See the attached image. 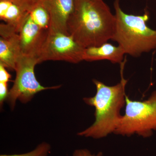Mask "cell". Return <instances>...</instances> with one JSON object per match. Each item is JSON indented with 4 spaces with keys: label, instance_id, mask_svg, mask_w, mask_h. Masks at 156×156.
<instances>
[{
    "label": "cell",
    "instance_id": "1",
    "mask_svg": "<svg viewBox=\"0 0 156 156\" xmlns=\"http://www.w3.org/2000/svg\"><path fill=\"white\" fill-rule=\"evenodd\" d=\"M115 23V14L103 0H75L67 33L84 48L97 47L112 40Z\"/></svg>",
    "mask_w": 156,
    "mask_h": 156
},
{
    "label": "cell",
    "instance_id": "2",
    "mask_svg": "<svg viewBox=\"0 0 156 156\" xmlns=\"http://www.w3.org/2000/svg\"><path fill=\"white\" fill-rule=\"evenodd\" d=\"M126 57L121 65V81L113 86L93 80L96 88L95 96L85 97L87 104L95 108V121L89 128L78 133V136L100 139L115 133L122 115V109L126 105V88L128 80L124 76Z\"/></svg>",
    "mask_w": 156,
    "mask_h": 156
},
{
    "label": "cell",
    "instance_id": "3",
    "mask_svg": "<svg viewBox=\"0 0 156 156\" xmlns=\"http://www.w3.org/2000/svg\"><path fill=\"white\" fill-rule=\"evenodd\" d=\"M116 23L112 40L118 43L126 54L137 57L156 49V30L147 25L149 13L142 15L128 14L120 6V0L114 2Z\"/></svg>",
    "mask_w": 156,
    "mask_h": 156
},
{
    "label": "cell",
    "instance_id": "4",
    "mask_svg": "<svg viewBox=\"0 0 156 156\" xmlns=\"http://www.w3.org/2000/svg\"><path fill=\"white\" fill-rule=\"evenodd\" d=\"M126 99L125 114L114 133L127 136L136 134L144 138L151 136L156 131V91L144 101L132 100L127 95Z\"/></svg>",
    "mask_w": 156,
    "mask_h": 156
},
{
    "label": "cell",
    "instance_id": "5",
    "mask_svg": "<svg viewBox=\"0 0 156 156\" xmlns=\"http://www.w3.org/2000/svg\"><path fill=\"white\" fill-rule=\"evenodd\" d=\"M39 63L40 61L37 57L21 55L18 58L15 69L16 77L7 99L11 110L15 108L17 100L25 104L39 92L61 87V85L45 87L41 85L34 73L35 67Z\"/></svg>",
    "mask_w": 156,
    "mask_h": 156
},
{
    "label": "cell",
    "instance_id": "6",
    "mask_svg": "<svg viewBox=\"0 0 156 156\" xmlns=\"http://www.w3.org/2000/svg\"><path fill=\"white\" fill-rule=\"evenodd\" d=\"M85 49L69 35L49 31L39 57L40 63L48 60L79 63L83 60Z\"/></svg>",
    "mask_w": 156,
    "mask_h": 156
},
{
    "label": "cell",
    "instance_id": "7",
    "mask_svg": "<svg viewBox=\"0 0 156 156\" xmlns=\"http://www.w3.org/2000/svg\"><path fill=\"white\" fill-rule=\"evenodd\" d=\"M49 32L39 27L29 14L18 33L21 54L39 58Z\"/></svg>",
    "mask_w": 156,
    "mask_h": 156
},
{
    "label": "cell",
    "instance_id": "8",
    "mask_svg": "<svg viewBox=\"0 0 156 156\" xmlns=\"http://www.w3.org/2000/svg\"><path fill=\"white\" fill-rule=\"evenodd\" d=\"M0 64L15 70L16 63L21 56L18 33L6 23L0 25Z\"/></svg>",
    "mask_w": 156,
    "mask_h": 156
},
{
    "label": "cell",
    "instance_id": "9",
    "mask_svg": "<svg viewBox=\"0 0 156 156\" xmlns=\"http://www.w3.org/2000/svg\"><path fill=\"white\" fill-rule=\"evenodd\" d=\"M50 14V30L67 34L68 21L72 14L75 0H39Z\"/></svg>",
    "mask_w": 156,
    "mask_h": 156
},
{
    "label": "cell",
    "instance_id": "10",
    "mask_svg": "<svg viewBox=\"0 0 156 156\" xmlns=\"http://www.w3.org/2000/svg\"><path fill=\"white\" fill-rule=\"evenodd\" d=\"M125 54L122 48L119 45L115 46L105 43L97 47L85 48L83 59L89 62L107 60L112 63L120 64L125 59Z\"/></svg>",
    "mask_w": 156,
    "mask_h": 156
},
{
    "label": "cell",
    "instance_id": "11",
    "mask_svg": "<svg viewBox=\"0 0 156 156\" xmlns=\"http://www.w3.org/2000/svg\"><path fill=\"white\" fill-rule=\"evenodd\" d=\"M30 11L10 1L0 0L1 20L12 27L17 33H19Z\"/></svg>",
    "mask_w": 156,
    "mask_h": 156
},
{
    "label": "cell",
    "instance_id": "12",
    "mask_svg": "<svg viewBox=\"0 0 156 156\" xmlns=\"http://www.w3.org/2000/svg\"><path fill=\"white\" fill-rule=\"evenodd\" d=\"M29 14L33 20L39 27L45 30H50V14L40 1L31 10Z\"/></svg>",
    "mask_w": 156,
    "mask_h": 156
},
{
    "label": "cell",
    "instance_id": "13",
    "mask_svg": "<svg viewBox=\"0 0 156 156\" xmlns=\"http://www.w3.org/2000/svg\"><path fill=\"white\" fill-rule=\"evenodd\" d=\"M51 150V146L48 142L39 144L33 150L21 154H2L0 156H49Z\"/></svg>",
    "mask_w": 156,
    "mask_h": 156
},
{
    "label": "cell",
    "instance_id": "14",
    "mask_svg": "<svg viewBox=\"0 0 156 156\" xmlns=\"http://www.w3.org/2000/svg\"><path fill=\"white\" fill-rule=\"evenodd\" d=\"M22 6L30 11L38 2L39 0H7Z\"/></svg>",
    "mask_w": 156,
    "mask_h": 156
},
{
    "label": "cell",
    "instance_id": "15",
    "mask_svg": "<svg viewBox=\"0 0 156 156\" xmlns=\"http://www.w3.org/2000/svg\"><path fill=\"white\" fill-rule=\"evenodd\" d=\"M9 92L8 83H0V105L1 108L2 107L4 101H7Z\"/></svg>",
    "mask_w": 156,
    "mask_h": 156
},
{
    "label": "cell",
    "instance_id": "16",
    "mask_svg": "<svg viewBox=\"0 0 156 156\" xmlns=\"http://www.w3.org/2000/svg\"><path fill=\"white\" fill-rule=\"evenodd\" d=\"M6 68L0 64V83H8L11 78V75L7 71Z\"/></svg>",
    "mask_w": 156,
    "mask_h": 156
},
{
    "label": "cell",
    "instance_id": "17",
    "mask_svg": "<svg viewBox=\"0 0 156 156\" xmlns=\"http://www.w3.org/2000/svg\"><path fill=\"white\" fill-rule=\"evenodd\" d=\"M103 154L99 152L97 154H92L87 149L76 150L73 153V156H102Z\"/></svg>",
    "mask_w": 156,
    "mask_h": 156
}]
</instances>
